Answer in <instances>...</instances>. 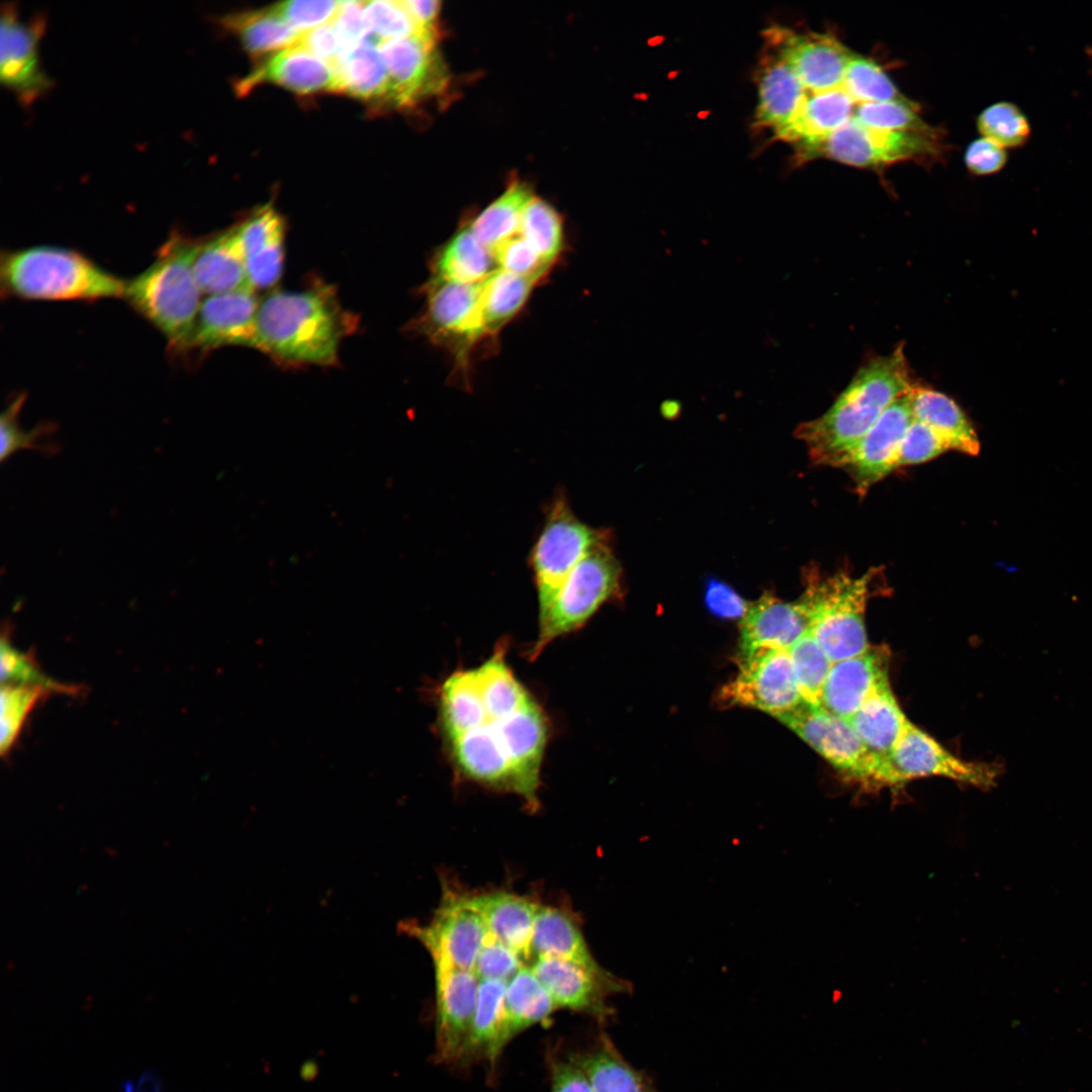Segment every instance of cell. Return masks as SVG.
Listing matches in <instances>:
<instances>
[{"label": "cell", "instance_id": "obj_34", "mask_svg": "<svg viewBox=\"0 0 1092 1092\" xmlns=\"http://www.w3.org/2000/svg\"><path fill=\"white\" fill-rule=\"evenodd\" d=\"M847 720L866 747L883 759H889L909 723L889 684L875 692Z\"/></svg>", "mask_w": 1092, "mask_h": 1092}, {"label": "cell", "instance_id": "obj_46", "mask_svg": "<svg viewBox=\"0 0 1092 1092\" xmlns=\"http://www.w3.org/2000/svg\"><path fill=\"white\" fill-rule=\"evenodd\" d=\"M853 119L864 126L890 131L931 132L910 101H887L857 104Z\"/></svg>", "mask_w": 1092, "mask_h": 1092}, {"label": "cell", "instance_id": "obj_59", "mask_svg": "<svg viewBox=\"0 0 1092 1092\" xmlns=\"http://www.w3.org/2000/svg\"><path fill=\"white\" fill-rule=\"evenodd\" d=\"M401 2L422 32L437 33L436 24L440 12L439 1L401 0Z\"/></svg>", "mask_w": 1092, "mask_h": 1092}, {"label": "cell", "instance_id": "obj_55", "mask_svg": "<svg viewBox=\"0 0 1092 1092\" xmlns=\"http://www.w3.org/2000/svg\"><path fill=\"white\" fill-rule=\"evenodd\" d=\"M704 598L710 613L723 619H742L749 607L735 589L713 577L706 583Z\"/></svg>", "mask_w": 1092, "mask_h": 1092}, {"label": "cell", "instance_id": "obj_7", "mask_svg": "<svg viewBox=\"0 0 1092 1092\" xmlns=\"http://www.w3.org/2000/svg\"><path fill=\"white\" fill-rule=\"evenodd\" d=\"M482 283L429 279L423 288L424 308L411 324L413 331L452 357L454 376L465 387L470 381L473 354L487 342L481 311Z\"/></svg>", "mask_w": 1092, "mask_h": 1092}, {"label": "cell", "instance_id": "obj_60", "mask_svg": "<svg viewBox=\"0 0 1092 1092\" xmlns=\"http://www.w3.org/2000/svg\"><path fill=\"white\" fill-rule=\"evenodd\" d=\"M1091 53H1092V51H1091Z\"/></svg>", "mask_w": 1092, "mask_h": 1092}, {"label": "cell", "instance_id": "obj_48", "mask_svg": "<svg viewBox=\"0 0 1092 1092\" xmlns=\"http://www.w3.org/2000/svg\"><path fill=\"white\" fill-rule=\"evenodd\" d=\"M363 3L369 32L378 42L422 32L401 1L372 0Z\"/></svg>", "mask_w": 1092, "mask_h": 1092}, {"label": "cell", "instance_id": "obj_11", "mask_svg": "<svg viewBox=\"0 0 1092 1092\" xmlns=\"http://www.w3.org/2000/svg\"><path fill=\"white\" fill-rule=\"evenodd\" d=\"M937 130L890 131L868 127L851 118L827 139L801 155L825 157L858 168H883L899 162H929L940 156Z\"/></svg>", "mask_w": 1092, "mask_h": 1092}, {"label": "cell", "instance_id": "obj_25", "mask_svg": "<svg viewBox=\"0 0 1092 1092\" xmlns=\"http://www.w3.org/2000/svg\"><path fill=\"white\" fill-rule=\"evenodd\" d=\"M262 83H273L297 94L334 91L332 64L294 44L274 53L238 82L236 89L246 94Z\"/></svg>", "mask_w": 1092, "mask_h": 1092}, {"label": "cell", "instance_id": "obj_8", "mask_svg": "<svg viewBox=\"0 0 1092 1092\" xmlns=\"http://www.w3.org/2000/svg\"><path fill=\"white\" fill-rule=\"evenodd\" d=\"M622 568L609 540L594 547L571 570L549 607L539 614L535 658L553 639L585 624L620 592Z\"/></svg>", "mask_w": 1092, "mask_h": 1092}, {"label": "cell", "instance_id": "obj_32", "mask_svg": "<svg viewBox=\"0 0 1092 1092\" xmlns=\"http://www.w3.org/2000/svg\"><path fill=\"white\" fill-rule=\"evenodd\" d=\"M506 990L507 981L480 980L463 1061L485 1059L493 1065L505 1045L512 1039Z\"/></svg>", "mask_w": 1092, "mask_h": 1092}, {"label": "cell", "instance_id": "obj_38", "mask_svg": "<svg viewBox=\"0 0 1092 1092\" xmlns=\"http://www.w3.org/2000/svg\"><path fill=\"white\" fill-rule=\"evenodd\" d=\"M533 197L526 184L515 182L468 224L475 237L493 253L519 234L524 211Z\"/></svg>", "mask_w": 1092, "mask_h": 1092}, {"label": "cell", "instance_id": "obj_20", "mask_svg": "<svg viewBox=\"0 0 1092 1092\" xmlns=\"http://www.w3.org/2000/svg\"><path fill=\"white\" fill-rule=\"evenodd\" d=\"M912 421L907 392L882 414L869 432L833 467L847 471L856 492L864 495L874 484L895 470L899 445Z\"/></svg>", "mask_w": 1092, "mask_h": 1092}, {"label": "cell", "instance_id": "obj_17", "mask_svg": "<svg viewBox=\"0 0 1092 1092\" xmlns=\"http://www.w3.org/2000/svg\"><path fill=\"white\" fill-rule=\"evenodd\" d=\"M488 931L471 897H446L432 924L419 930L435 968L474 971Z\"/></svg>", "mask_w": 1092, "mask_h": 1092}, {"label": "cell", "instance_id": "obj_37", "mask_svg": "<svg viewBox=\"0 0 1092 1092\" xmlns=\"http://www.w3.org/2000/svg\"><path fill=\"white\" fill-rule=\"evenodd\" d=\"M219 23L233 32L253 56L277 53L297 43L296 31L272 8L224 15Z\"/></svg>", "mask_w": 1092, "mask_h": 1092}, {"label": "cell", "instance_id": "obj_53", "mask_svg": "<svg viewBox=\"0 0 1092 1092\" xmlns=\"http://www.w3.org/2000/svg\"><path fill=\"white\" fill-rule=\"evenodd\" d=\"M524 966V961L515 951L488 934L474 972L480 980L508 982Z\"/></svg>", "mask_w": 1092, "mask_h": 1092}, {"label": "cell", "instance_id": "obj_30", "mask_svg": "<svg viewBox=\"0 0 1092 1092\" xmlns=\"http://www.w3.org/2000/svg\"><path fill=\"white\" fill-rule=\"evenodd\" d=\"M908 399L913 419L937 433L950 450L970 456L979 455V437L967 416L951 398L913 382L908 390Z\"/></svg>", "mask_w": 1092, "mask_h": 1092}, {"label": "cell", "instance_id": "obj_47", "mask_svg": "<svg viewBox=\"0 0 1092 1092\" xmlns=\"http://www.w3.org/2000/svg\"><path fill=\"white\" fill-rule=\"evenodd\" d=\"M977 123L984 138L1004 149L1024 145L1030 134L1027 118L1017 106L1009 102H998L985 108Z\"/></svg>", "mask_w": 1092, "mask_h": 1092}, {"label": "cell", "instance_id": "obj_27", "mask_svg": "<svg viewBox=\"0 0 1092 1092\" xmlns=\"http://www.w3.org/2000/svg\"><path fill=\"white\" fill-rule=\"evenodd\" d=\"M193 274L200 292L207 296L249 287L236 226L198 241Z\"/></svg>", "mask_w": 1092, "mask_h": 1092}, {"label": "cell", "instance_id": "obj_56", "mask_svg": "<svg viewBox=\"0 0 1092 1092\" xmlns=\"http://www.w3.org/2000/svg\"><path fill=\"white\" fill-rule=\"evenodd\" d=\"M1007 161V155L1001 146L987 139L974 141L967 149L965 163L975 175H990L1000 171Z\"/></svg>", "mask_w": 1092, "mask_h": 1092}, {"label": "cell", "instance_id": "obj_6", "mask_svg": "<svg viewBox=\"0 0 1092 1092\" xmlns=\"http://www.w3.org/2000/svg\"><path fill=\"white\" fill-rule=\"evenodd\" d=\"M880 570L871 568L858 577L843 571L825 577L808 571L801 599L810 616L809 632L833 662L870 648L864 614Z\"/></svg>", "mask_w": 1092, "mask_h": 1092}, {"label": "cell", "instance_id": "obj_14", "mask_svg": "<svg viewBox=\"0 0 1092 1092\" xmlns=\"http://www.w3.org/2000/svg\"><path fill=\"white\" fill-rule=\"evenodd\" d=\"M42 16L22 20L15 6L1 9L0 80L25 106L44 94L53 84L41 67L38 43L44 31Z\"/></svg>", "mask_w": 1092, "mask_h": 1092}, {"label": "cell", "instance_id": "obj_4", "mask_svg": "<svg viewBox=\"0 0 1092 1092\" xmlns=\"http://www.w3.org/2000/svg\"><path fill=\"white\" fill-rule=\"evenodd\" d=\"M197 243L172 233L152 264L126 281L122 297L162 333L175 353H183L202 302L193 274Z\"/></svg>", "mask_w": 1092, "mask_h": 1092}, {"label": "cell", "instance_id": "obj_23", "mask_svg": "<svg viewBox=\"0 0 1092 1092\" xmlns=\"http://www.w3.org/2000/svg\"><path fill=\"white\" fill-rule=\"evenodd\" d=\"M887 657L882 648L870 647L861 654L833 662L820 706L849 719L875 692L889 684Z\"/></svg>", "mask_w": 1092, "mask_h": 1092}, {"label": "cell", "instance_id": "obj_12", "mask_svg": "<svg viewBox=\"0 0 1092 1092\" xmlns=\"http://www.w3.org/2000/svg\"><path fill=\"white\" fill-rule=\"evenodd\" d=\"M739 660L737 675L721 690L723 704L754 708L777 718L804 703L789 649H758Z\"/></svg>", "mask_w": 1092, "mask_h": 1092}, {"label": "cell", "instance_id": "obj_57", "mask_svg": "<svg viewBox=\"0 0 1092 1092\" xmlns=\"http://www.w3.org/2000/svg\"><path fill=\"white\" fill-rule=\"evenodd\" d=\"M296 44L332 65L345 52L332 21L301 32Z\"/></svg>", "mask_w": 1092, "mask_h": 1092}, {"label": "cell", "instance_id": "obj_40", "mask_svg": "<svg viewBox=\"0 0 1092 1092\" xmlns=\"http://www.w3.org/2000/svg\"><path fill=\"white\" fill-rule=\"evenodd\" d=\"M506 1007L512 1038L547 1020L558 1008L530 966L522 967L507 982Z\"/></svg>", "mask_w": 1092, "mask_h": 1092}, {"label": "cell", "instance_id": "obj_50", "mask_svg": "<svg viewBox=\"0 0 1092 1092\" xmlns=\"http://www.w3.org/2000/svg\"><path fill=\"white\" fill-rule=\"evenodd\" d=\"M497 268L542 283L552 271L535 251L518 234L497 247L492 253Z\"/></svg>", "mask_w": 1092, "mask_h": 1092}, {"label": "cell", "instance_id": "obj_52", "mask_svg": "<svg viewBox=\"0 0 1092 1092\" xmlns=\"http://www.w3.org/2000/svg\"><path fill=\"white\" fill-rule=\"evenodd\" d=\"M339 3L334 0H289L274 5L272 10L301 33L332 21Z\"/></svg>", "mask_w": 1092, "mask_h": 1092}, {"label": "cell", "instance_id": "obj_29", "mask_svg": "<svg viewBox=\"0 0 1092 1092\" xmlns=\"http://www.w3.org/2000/svg\"><path fill=\"white\" fill-rule=\"evenodd\" d=\"M488 934L515 951L523 961L532 959L531 941L538 906L507 892L471 897Z\"/></svg>", "mask_w": 1092, "mask_h": 1092}, {"label": "cell", "instance_id": "obj_51", "mask_svg": "<svg viewBox=\"0 0 1092 1092\" xmlns=\"http://www.w3.org/2000/svg\"><path fill=\"white\" fill-rule=\"evenodd\" d=\"M946 451L950 449L937 433L913 419L899 445L894 468L923 463Z\"/></svg>", "mask_w": 1092, "mask_h": 1092}, {"label": "cell", "instance_id": "obj_35", "mask_svg": "<svg viewBox=\"0 0 1092 1092\" xmlns=\"http://www.w3.org/2000/svg\"><path fill=\"white\" fill-rule=\"evenodd\" d=\"M531 956L534 960L554 957L587 966L598 965L577 924L568 914L553 907L538 906Z\"/></svg>", "mask_w": 1092, "mask_h": 1092}, {"label": "cell", "instance_id": "obj_42", "mask_svg": "<svg viewBox=\"0 0 1092 1092\" xmlns=\"http://www.w3.org/2000/svg\"><path fill=\"white\" fill-rule=\"evenodd\" d=\"M25 399V393L17 394L2 412L0 418L2 462L21 449H33L48 455H54L59 451V445L53 440L57 429L54 424L41 423L30 431H22L19 427L17 417Z\"/></svg>", "mask_w": 1092, "mask_h": 1092}, {"label": "cell", "instance_id": "obj_36", "mask_svg": "<svg viewBox=\"0 0 1092 1092\" xmlns=\"http://www.w3.org/2000/svg\"><path fill=\"white\" fill-rule=\"evenodd\" d=\"M537 282L497 268L482 283L481 311L487 342L526 307Z\"/></svg>", "mask_w": 1092, "mask_h": 1092}, {"label": "cell", "instance_id": "obj_5", "mask_svg": "<svg viewBox=\"0 0 1092 1092\" xmlns=\"http://www.w3.org/2000/svg\"><path fill=\"white\" fill-rule=\"evenodd\" d=\"M0 282L7 296L47 301L123 297L126 283L78 251L47 245L3 251Z\"/></svg>", "mask_w": 1092, "mask_h": 1092}, {"label": "cell", "instance_id": "obj_10", "mask_svg": "<svg viewBox=\"0 0 1092 1092\" xmlns=\"http://www.w3.org/2000/svg\"><path fill=\"white\" fill-rule=\"evenodd\" d=\"M777 718L845 777L873 788L893 786L889 759L871 752L847 719L805 702Z\"/></svg>", "mask_w": 1092, "mask_h": 1092}, {"label": "cell", "instance_id": "obj_43", "mask_svg": "<svg viewBox=\"0 0 1092 1092\" xmlns=\"http://www.w3.org/2000/svg\"><path fill=\"white\" fill-rule=\"evenodd\" d=\"M789 653L804 702L820 706L833 661L809 631L789 648Z\"/></svg>", "mask_w": 1092, "mask_h": 1092}, {"label": "cell", "instance_id": "obj_9", "mask_svg": "<svg viewBox=\"0 0 1092 1092\" xmlns=\"http://www.w3.org/2000/svg\"><path fill=\"white\" fill-rule=\"evenodd\" d=\"M546 510L543 527L529 556L539 614L549 607L575 565L609 536L606 531L580 521L564 493L556 494Z\"/></svg>", "mask_w": 1092, "mask_h": 1092}, {"label": "cell", "instance_id": "obj_24", "mask_svg": "<svg viewBox=\"0 0 1092 1092\" xmlns=\"http://www.w3.org/2000/svg\"><path fill=\"white\" fill-rule=\"evenodd\" d=\"M248 285L257 291L274 286L284 267L285 225L282 216L265 205L236 225Z\"/></svg>", "mask_w": 1092, "mask_h": 1092}, {"label": "cell", "instance_id": "obj_3", "mask_svg": "<svg viewBox=\"0 0 1092 1092\" xmlns=\"http://www.w3.org/2000/svg\"><path fill=\"white\" fill-rule=\"evenodd\" d=\"M912 383L899 346L860 367L833 404L817 419L800 424L795 436L808 448L812 462L833 467Z\"/></svg>", "mask_w": 1092, "mask_h": 1092}, {"label": "cell", "instance_id": "obj_26", "mask_svg": "<svg viewBox=\"0 0 1092 1092\" xmlns=\"http://www.w3.org/2000/svg\"><path fill=\"white\" fill-rule=\"evenodd\" d=\"M757 84L755 125L769 127L778 133L794 120L808 91L787 61L768 43L760 62Z\"/></svg>", "mask_w": 1092, "mask_h": 1092}, {"label": "cell", "instance_id": "obj_41", "mask_svg": "<svg viewBox=\"0 0 1092 1092\" xmlns=\"http://www.w3.org/2000/svg\"><path fill=\"white\" fill-rule=\"evenodd\" d=\"M519 235L552 268L566 252L563 220L551 204L539 197L534 196L528 203Z\"/></svg>", "mask_w": 1092, "mask_h": 1092}, {"label": "cell", "instance_id": "obj_16", "mask_svg": "<svg viewBox=\"0 0 1092 1092\" xmlns=\"http://www.w3.org/2000/svg\"><path fill=\"white\" fill-rule=\"evenodd\" d=\"M894 786L923 777H942L979 788L995 784L997 769L947 751L910 721L889 756Z\"/></svg>", "mask_w": 1092, "mask_h": 1092}, {"label": "cell", "instance_id": "obj_22", "mask_svg": "<svg viewBox=\"0 0 1092 1092\" xmlns=\"http://www.w3.org/2000/svg\"><path fill=\"white\" fill-rule=\"evenodd\" d=\"M810 616L802 599L788 603L764 593L740 621V656L763 648L789 649L809 631Z\"/></svg>", "mask_w": 1092, "mask_h": 1092}, {"label": "cell", "instance_id": "obj_18", "mask_svg": "<svg viewBox=\"0 0 1092 1092\" xmlns=\"http://www.w3.org/2000/svg\"><path fill=\"white\" fill-rule=\"evenodd\" d=\"M260 301L250 287L207 296L183 353L202 355L229 346L255 348Z\"/></svg>", "mask_w": 1092, "mask_h": 1092}, {"label": "cell", "instance_id": "obj_49", "mask_svg": "<svg viewBox=\"0 0 1092 1092\" xmlns=\"http://www.w3.org/2000/svg\"><path fill=\"white\" fill-rule=\"evenodd\" d=\"M0 657L2 684L39 686L51 693L70 695L75 694L78 690V688L55 681L46 676L30 655L20 652L4 636L1 639Z\"/></svg>", "mask_w": 1092, "mask_h": 1092}, {"label": "cell", "instance_id": "obj_15", "mask_svg": "<svg viewBox=\"0 0 1092 1092\" xmlns=\"http://www.w3.org/2000/svg\"><path fill=\"white\" fill-rule=\"evenodd\" d=\"M437 33L421 32L378 42L389 78V102L411 106L443 89L446 74L436 49Z\"/></svg>", "mask_w": 1092, "mask_h": 1092}, {"label": "cell", "instance_id": "obj_54", "mask_svg": "<svg viewBox=\"0 0 1092 1092\" xmlns=\"http://www.w3.org/2000/svg\"><path fill=\"white\" fill-rule=\"evenodd\" d=\"M345 51L368 38L363 1H340L332 20Z\"/></svg>", "mask_w": 1092, "mask_h": 1092}, {"label": "cell", "instance_id": "obj_19", "mask_svg": "<svg viewBox=\"0 0 1092 1092\" xmlns=\"http://www.w3.org/2000/svg\"><path fill=\"white\" fill-rule=\"evenodd\" d=\"M774 47L810 93L839 89L852 54L834 36L810 32L798 34L775 26L766 32Z\"/></svg>", "mask_w": 1092, "mask_h": 1092}, {"label": "cell", "instance_id": "obj_1", "mask_svg": "<svg viewBox=\"0 0 1092 1092\" xmlns=\"http://www.w3.org/2000/svg\"><path fill=\"white\" fill-rule=\"evenodd\" d=\"M444 738L465 777L526 801L537 795L548 725L533 698L515 711H491L477 688L472 705Z\"/></svg>", "mask_w": 1092, "mask_h": 1092}, {"label": "cell", "instance_id": "obj_21", "mask_svg": "<svg viewBox=\"0 0 1092 1092\" xmlns=\"http://www.w3.org/2000/svg\"><path fill=\"white\" fill-rule=\"evenodd\" d=\"M437 1058L444 1063L464 1059L475 1013L480 979L472 970L435 968Z\"/></svg>", "mask_w": 1092, "mask_h": 1092}, {"label": "cell", "instance_id": "obj_39", "mask_svg": "<svg viewBox=\"0 0 1092 1092\" xmlns=\"http://www.w3.org/2000/svg\"><path fill=\"white\" fill-rule=\"evenodd\" d=\"M594 1092H657L603 1036L589 1053L576 1057Z\"/></svg>", "mask_w": 1092, "mask_h": 1092}, {"label": "cell", "instance_id": "obj_28", "mask_svg": "<svg viewBox=\"0 0 1092 1092\" xmlns=\"http://www.w3.org/2000/svg\"><path fill=\"white\" fill-rule=\"evenodd\" d=\"M857 104L842 89L810 93L794 120L776 138L796 143L800 154L827 139L847 123Z\"/></svg>", "mask_w": 1092, "mask_h": 1092}, {"label": "cell", "instance_id": "obj_33", "mask_svg": "<svg viewBox=\"0 0 1092 1092\" xmlns=\"http://www.w3.org/2000/svg\"><path fill=\"white\" fill-rule=\"evenodd\" d=\"M375 38L345 51L333 64L334 91L367 101L389 102V78Z\"/></svg>", "mask_w": 1092, "mask_h": 1092}, {"label": "cell", "instance_id": "obj_58", "mask_svg": "<svg viewBox=\"0 0 1092 1092\" xmlns=\"http://www.w3.org/2000/svg\"><path fill=\"white\" fill-rule=\"evenodd\" d=\"M550 1092H594L576 1057L552 1065Z\"/></svg>", "mask_w": 1092, "mask_h": 1092}, {"label": "cell", "instance_id": "obj_31", "mask_svg": "<svg viewBox=\"0 0 1092 1092\" xmlns=\"http://www.w3.org/2000/svg\"><path fill=\"white\" fill-rule=\"evenodd\" d=\"M496 269L492 253L466 223L434 251L429 260V279L475 284L483 282Z\"/></svg>", "mask_w": 1092, "mask_h": 1092}, {"label": "cell", "instance_id": "obj_45", "mask_svg": "<svg viewBox=\"0 0 1092 1092\" xmlns=\"http://www.w3.org/2000/svg\"><path fill=\"white\" fill-rule=\"evenodd\" d=\"M51 692L39 686L2 684L0 693V751L4 755L14 745L22 726L36 703Z\"/></svg>", "mask_w": 1092, "mask_h": 1092}, {"label": "cell", "instance_id": "obj_13", "mask_svg": "<svg viewBox=\"0 0 1092 1092\" xmlns=\"http://www.w3.org/2000/svg\"><path fill=\"white\" fill-rule=\"evenodd\" d=\"M558 1008L590 1015L605 1021L613 1010L608 998L629 993L631 986L604 970L599 964L587 966L572 961L543 957L530 965Z\"/></svg>", "mask_w": 1092, "mask_h": 1092}, {"label": "cell", "instance_id": "obj_2", "mask_svg": "<svg viewBox=\"0 0 1092 1092\" xmlns=\"http://www.w3.org/2000/svg\"><path fill=\"white\" fill-rule=\"evenodd\" d=\"M357 325L331 285L276 290L260 301L255 349L281 364L332 366L338 362L343 340Z\"/></svg>", "mask_w": 1092, "mask_h": 1092}, {"label": "cell", "instance_id": "obj_44", "mask_svg": "<svg viewBox=\"0 0 1092 1092\" xmlns=\"http://www.w3.org/2000/svg\"><path fill=\"white\" fill-rule=\"evenodd\" d=\"M841 88L856 103L909 101L874 61L852 55Z\"/></svg>", "mask_w": 1092, "mask_h": 1092}]
</instances>
